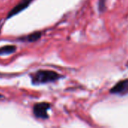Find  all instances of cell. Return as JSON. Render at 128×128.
<instances>
[{
  "instance_id": "obj_1",
  "label": "cell",
  "mask_w": 128,
  "mask_h": 128,
  "mask_svg": "<svg viewBox=\"0 0 128 128\" xmlns=\"http://www.w3.org/2000/svg\"><path fill=\"white\" fill-rule=\"evenodd\" d=\"M60 76L56 72L50 70H40L32 75V82L34 84H45L58 80Z\"/></svg>"
},
{
  "instance_id": "obj_2",
  "label": "cell",
  "mask_w": 128,
  "mask_h": 128,
  "mask_svg": "<svg viewBox=\"0 0 128 128\" xmlns=\"http://www.w3.org/2000/svg\"><path fill=\"white\" fill-rule=\"evenodd\" d=\"M50 105L48 102H39L34 106L33 113L36 117L38 118L46 119L48 118L47 111L50 108Z\"/></svg>"
},
{
  "instance_id": "obj_3",
  "label": "cell",
  "mask_w": 128,
  "mask_h": 128,
  "mask_svg": "<svg viewBox=\"0 0 128 128\" xmlns=\"http://www.w3.org/2000/svg\"><path fill=\"white\" fill-rule=\"evenodd\" d=\"M111 93L120 95H124L128 93V79L123 80L116 84L114 87H113L111 90Z\"/></svg>"
},
{
  "instance_id": "obj_4",
  "label": "cell",
  "mask_w": 128,
  "mask_h": 128,
  "mask_svg": "<svg viewBox=\"0 0 128 128\" xmlns=\"http://www.w3.org/2000/svg\"><path fill=\"white\" fill-rule=\"evenodd\" d=\"M32 0H21V1L14 8H12L9 12L8 15V18H10L18 14V13H20L23 10L26 8L28 7V6L32 2Z\"/></svg>"
},
{
  "instance_id": "obj_5",
  "label": "cell",
  "mask_w": 128,
  "mask_h": 128,
  "mask_svg": "<svg viewBox=\"0 0 128 128\" xmlns=\"http://www.w3.org/2000/svg\"><path fill=\"white\" fill-rule=\"evenodd\" d=\"M16 50V47L14 45H7L0 48V55L10 54Z\"/></svg>"
},
{
  "instance_id": "obj_6",
  "label": "cell",
  "mask_w": 128,
  "mask_h": 128,
  "mask_svg": "<svg viewBox=\"0 0 128 128\" xmlns=\"http://www.w3.org/2000/svg\"><path fill=\"white\" fill-rule=\"evenodd\" d=\"M40 37H41V32H33L32 34L29 35L28 36H26V39L30 42H36V40L40 38Z\"/></svg>"
},
{
  "instance_id": "obj_7",
  "label": "cell",
  "mask_w": 128,
  "mask_h": 128,
  "mask_svg": "<svg viewBox=\"0 0 128 128\" xmlns=\"http://www.w3.org/2000/svg\"><path fill=\"white\" fill-rule=\"evenodd\" d=\"M2 95H0V98H2Z\"/></svg>"
}]
</instances>
